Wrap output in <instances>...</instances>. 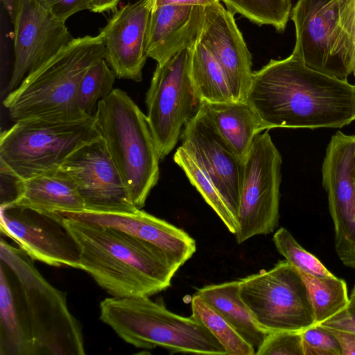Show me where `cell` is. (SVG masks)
<instances>
[{"instance_id":"6da1fadb","label":"cell","mask_w":355,"mask_h":355,"mask_svg":"<svg viewBox=\"0 0 355 355\" xmlns=\"http://www.w3.org/2000/svg\"><path fill=\"white\" fill-rule=\"evenodd\" d=\"M246 101L268 130L342 128L355 120V85L291 54L253 72Z\"/></svg>"},{"instance_id":"7a4b0ae2","label":"cell","mask_w":355,"mask_h":355,"mask_svg":"<svg viewBox=\"0 0 355 355\" xmlns=\"http://www.w3.org/2000/svg\"><path fill=\"white\" fill-rule=\"evenodd\" d=\"M60 217L79 249L80 269L112 297H150L171 286L180 268L155 245L112 227Z\"/></svg>"},{"instance_id":"3957f363","label":"cell","mask_w":355,"mask_h":355,"mask_svg":"<svg viewBox=\"0 0 355 355\" xmlns=\"http://www.w3.org/2000/svg\"><path fill=\"white\" fill-rule=\"evenodd\" d=\"M105 57L100 33L73 37L6 94L3 105L10 118L15 122L36 116L91 117L79 110L77 89L87 71Z\"/></svg>"},{"instance_id":"277c9868","label":"cell","mask_w":355,"mask_h":355,"mask_svg":"<svg viewBox=\"0 0 355 355\" xmlns=\"http://www.w3.org/2000/svg\"><path fill=\"white\" fill-rule=\"evenodd\" d=\"M100 319L137 348L159 346L171 353L228 355L202 323L171 312L148 296L107 297L100 304Z\"/></svg>"},{"instance_id":"5b68a950","label":"cell","mask_w":355,"mask_h":355,"mask_svg":"<svg viewBox=\"0 0 355 355\" xmlns=\"http://www.w3.org/2000/svg\"><path fill=\"white\" fill-rule=\"evenodd\" d=\"M94 117L134 204L141 209L159 176L160 159L146 115L116 88L98 103Z\"/></svg>"},{"instance_id":"8992f818","label":"cell","mask_w":355,"mask_h":355,"mask_svg":"<svg viewBox=\"0 0 355 355\" xmlns=\"http://www.w3.org/2000/svg\"><path fill=\"white\" fill-rule=\"evenodd\" d=\"M100 137L94 116L15 121L1 133V173L17 180L58 169L77 150Z\"/></svg>"},{"instance_id":"52a82bcc","label":"cell","mask_w":355,"mask_h":355,"mask_svg":"<svg viewBox=\"0 0 355 355\" xmlns=\"http://www.w3.org/2000/svg\"><path fill=\"white\" fill-rule=\"evenodd\" d=\"M0 258L14 272L24 291L35 355H83L82 327L70 312L66 295L41 275L21 248L0 239Z\"/></svg>"},{"instance_id":"ba28073f","label":"cell","mask_w":355,"mask_h":355,"mask_svg":"<svg viewBox=\"0 0 355 355\" xmlns=\"http://www.w3.org/2000/svg\"><path fill=\"white\" fill-rule=\"evenodd\" d=\"M352 0H297L291 19L295 30L291 55L307 67L347 80L355 67Z\"/></svg>"},{"instance_id":"9c48e42d","label":"cell","mask_w":355,"mask_h":355,"mask_svg":"<svg viewBox=\"0 0 355 355\" xmlns=\"http://www.w3.org/2000/svg\"><path fill=\"white\" fill-rule=\"evenodd\" d=\"M239 281V294L266 331L302 332L316 324L306 285L286 260Z\"/></svg>"},{"instance_id":"30bf717a","label":"cell","mask_w":355,"mask_h":355,"mask_svg":"<svg viewBox=\"0 0 355 355\" xmlns=\"http://www.w3.org/2000/svg\"><path fill=\"white\" fill-rule=\"evenodd\" d=\"M147 119L160 161L175 148L185 125L199 112L202 101L190 75L187 49L157 64L146 94Z\"/></svg>"},{"instance_id":"8fae6325","label":"cell","mask_w":355,"mask_h":355,"mask_svg":"<svg viewBox=\"0 0 355 355\" xmlns=\"http://www.w3.org/2000/svg\"><path fill=\"white\" fill-rule=\"evenodd\" d=\"M282 156L268 130L259 134L243 163L236 242L272 233L279 224Z\"/></svg>"},{"instance_id":"7c38bea8","label":"cell","mask_w":355,"mask_h":355,"mask_svg":"<svg viewBox=\"0 0 355 355\" xmlns=\"http://www.w3.org/2000/svg\"><path fill=\"white\" fill-rule=\"evenodd\" d=\"M1 232L33 260L80 269V252L62 218L30 209L1 205Z\"/></svg>"},{"instance_id":"4fadbf2b","label":"cell","mask_w":355,"mask_h":355,"mask_svg":"<svg viewBox=\"0 0 355 355\" xmlns=\"http://www.w3.org/2000/svg\"><path fill=\"white\" fill-rule=\"evenodd\" d=\"M60 168L74 181L85 210L133 212L138 209L101 137L77 150Z\"/></svg>"},{"instance_id":"5bb4252c","label":"cell","mask_w":355,"mask_h":355,"mask_svg":"<svg viewBox=\"0 0 355 355\" xmlns=\"http://www.w3.org/2000/svg\"><path fill=\"white\" fill-rule=\"evenodd\" d=\"M14 24V62L6 94L73 37L65 23L36 0H22Z\"/></svg>"},{"instance_id":"9a60e30c","label":"cell","mask_w":355,"mask_h":355,"mask_svg":"<svg viewBox=\"0 0 355 355\" xmlns=\"http://www.w3.org/2000/svg\"><path fill=\"white\" fill-rule=\"evenodd\" d=\"M355 135L340 131L327 146L322 166V185L327 192L335 230V248L355 250Z\"/></svg>"},{"instance_id":"2e32d148","label":"cell","mask_w":355,"mask_h":355,"mask_svg":"<svg viewBox=\"0 0 355 355\" xmlns=\"http://www.w3.org/2000/svg\"><path fill=\"white\" fill-rule=\"evenodd\" d=\"M180 139L181 145L191 153L207 171L236 220L243 161L231 150L200 111L185 125Z\"/></svg>"},{"instance_id":"e0dca14e","label":"cell","mask_w":355,"mask_h":355,"mask_svg":"<svg viewBox=\"0 0 355 355\" xmlns=\"http://www.w3.org/2000/svg\"><path fill=\"white\" fill-rule=\"evenodd\" d=\"M231 12L220 1L204 8L198 41L223 70L234 101H246L253 71L252 55Z\"/></svg>"},{"instance_id":"ac0fdd59","label":"cell","mask_w":355,"mask_h":355,"mask_svg":"<svg viewBox=\"0 0 355 355\" xmlns=\"http://www.w3.org/2000/svg\"><path fill=\"white\" fill-rule=\"evenodd\" d=\"M150 0L128 3L114 12L100 33L105 47V59L119 79L142 80L148 58L145 50Z\"/></svg>"},{"instance_id":"d6986e66","label":"cell","mask_w":355,"mask_h":355,"mask_svg":"<svg viewBox=\"0 0 355 355\" xmlns=\"http://www.w3.org/2000/svg\"><path fill=\"white\" fill-rule=\"evenodd\" d=\"M64 218L112 227L147 241L180 268L196 251V243L183 230L141 209L133 212H58Z\"/></svg>"},{"instance_id":"ffe728a7","label":"cell","mask_w":355,"mask_h":355,"mask_svg":"<svg viewBox=\"0 0 355 355\" xmlns=\"http://www.w3.org/2000/svg\"><path fill=\"white\" fill-rule=\"evenodd\" d=\"M204 21V7L167 5L151 10L146 35L148 58L161 64L199 39Z\"/></svg>"},{"instance_id":"44dd1931","label":"cell","mask_w":355,"mask_h":355,"mask_svg":"<svg viewBox=\"0 0 355 355\" xmlns=\"http://www.w3.org/2000/svg\"><path fill=\"white\" fill-rule=\"evenodd\" d=\"M15 196L9 205L57 216L58 212L85 210L83 200L72 178L55 169L23 180H15Z\"/></svg>"},{"instance_id":"7402d4cb","label":"cell","mask_w":355,"mask_h":355,"mask_svg":"<svg viewBox=\"0 0 355 355\" xmlns=\"http://www.w3.org/2000/svg\"><path fill=\"white\" fill-rule=\"evenodd\" d=\"M0 354L35 355L30 315L21 285L0 261Z\"/></svg>"},{"instance_id":"603a6c76","label":"cell","mask_w":355,"mask_h":355,"mask_svg":"<svg viewBox=\"0 0 355 355\" xmlns=\"http://www.w3.org/2000/svg\"><path fill=\"white\" fill-rule=\"evenodd\" d=\"M199 111L243 162L256 137L268 130L247 101L202 102Z\"/></svg>"},{"instance_id":"cb8c5ba5","label":"cell","mask_w":355,"mask_h":355,"mask_svg":"<svg viewBox=\"0 0 355 355\" xmlns=\"http://www.w3.org/2000/svg\"><path fill=\"white\" fill-rule=\"evenodd\" d=\"M197 293L256 350L270 333L255 320L239 294V281L207 285Z\"/></svg>"},{"instance_id":"d4e9b609","label":"cell","mask_w":355,"mask_h":355,"mask_svg":"<svg viewBox=\"0 0 355 355\" xmlns=\"http://www.w3.org/2000/svg\"><path fill=\"white\" fill-rule=\"evenodd\" d=\"M189 49L190 75L202 103L234 101L223 70L207 48L198 41Z\"/></svg>"},{"instance_id":"484cf974","label":"cell","mask_w":355,"mask_h":355,"mask_svg":"<svg viewBox=\"0 0 355 355\" xmlns=\"http://www.w3.org/2000/svg\"><path fill=\"white\" fill-rule=\"evenodd\" d=\"M298 272L306 285L316 324L329 320L349 306V297L345 280L334 275L318 277Z\"/></svg>"},{"instance_id":"4316f807","label":"cell","mask_w":355,"mask_h":355,"mask_svg":"<svg viewBox=\"0 0 355 355\" xmlns=\"http://www.w3.org/2000/svg\"><path fill=\"white\" fill-rule=\"evenodd\" d=\"M173 160L183 170L191 184L217 214L228 230L235 234L237 230L236 220L202 164L182 145L176 150Z\"/></svg>"},{"instance_id":"83f0119b","label":"cell","mask_w":355,"mask_h":355,"mask_svg":"<svg viewBox=\"0 0 355 355\" xmlns=\"http://www.w3.org/2000/svg\"><path fill=\"white\" fill-rule=\"evenodd\" d=\"M191 317L202 323L224 347L228 355H253L255 349L197 292L191 299Z\"/></svg>"},{"instance_id":"f1b7e54d","label":"cell","mask_w":355,"mask_h":355,"mask_svg":"<svg viewBox=\"0 0 355 355\" xmlns=\"http://www.w3.org/2000/svg\"><path fill=\"white\" fill-rule=\"evenodd\" d=\"M233 15L239 14L258 25H270L278 32L286 29L291 0H220Z\"/></svg>"},{"instance_id":"f546056e","label":"cell","mask_w":355,"mask_h":355,"mask_svg":"<svg viewBox=\"0 0 355 355\" xmlns=\"http://www.w3.org/2000/svg\"><path fill=\"white\" fill-rule=\"evenodd\" d=\"M116 75L105 58L93 64L81 79L76 94V104L86 116H94L98 103L109 96Z\"/></svg>"},{"instance_id":"4dcf8cb0","label":"cell","mask_w":355,"mask_h":355,"mask_svg":"<svg viewBox=\"0 0 355 355\" xmlns=\"http://www.w3.org/2000/svg\"><path fill=\"white\" fill-rule=\"evenodd\" d=\"M272 240L277 251L297 270L318 277L333 275L316 257L303 248L285 227L277 230Z\"/></svg>"},{"instance_id":"1f68e13d","label":"cell","mask_w":355,"mask_h":355,"mask_svg":"<svg viewBox=\"0 0 355 355\" xmlns=\"http://www.w3.org/2000/svg\"><path fill=\"white\" fill-rule=\"evenodd\" d=\"M301 335L304 355H341L340 344L329 329L315 324Z\"/></svg>"},{"instance_id":"d6a6232c","label":"cell","mask_w":355,"mask_h":355,"mask_svg":"<svg viewBox=\"0 0 355 355\" xmlns=\"http://www.w3.org/2000/svg\"><path fill=\"white\" fill-rule=\"evenodd\" d=\"M257 355H304L301 332L271 331L257 349Z\"/></svg>"},{"instance_id":"836d02e7","label":"cell","mask_w":355,"mask_h":355,"mask_svg":"<svg viewBox=\"0 0 355 355\" xmlns=\"http://www.w3.org/2000/svg\"><path fill=\"white\" fill-rule=\"evenodd\" d=\"M55 19L66 22L73 14L89 10L92 0H36Z\"/></svg>"},{"instance_id":"e575fe53","label":"cell","mask_w":355,"mask_h":355,"mask_svg":"<svg viewBox=\"0 0 355 355\" xmlns=\"http://www.w3.org/2000/svg\"><path fill=\"white\" fill-rule=\"evenodd\" d=\"M327 328L350 332L355 335V306H349L329 320L318 324Z\"/></svg>"},{"instance_id":"d590c367","label":"cell","mask_w":355,"mask_h":355,"mask_svg":"<svg viewBox=\"0 0 355 355\" xmlns=\"http://www.w3.org/2000/svg\"><path fill=\"white\" fill-rule=\"evenodd\" d=\"M329 329L334 334V336L338 341L341 349V355H355L354 334L348 331L338 329Z\"/></svg>"},{"instance_id":"8d00e7d4","label":"cell","mask_w":355,"mask_h":355,"mask_svg":"<svg viewBox=\"0 0 355 355\" xmlns=\"http://www.w3.org/2000/svg\"><path fill=\"white\" fill-rule=\"evenodd\" d=\"M219 1L220 0H150L151 10L167 5L197 6L205 8Z\"/></svg>"},{"instance_id":"74e56055","label":"cell","mask_w":355,"mask_h":355,"mask_svg":"<svg viewBox=\"0 0 355 355\" xmlns=\"http://www.w3.org/2000/svg\"><path fill=\"white\" fill-rule=\"evenodd\" d=\"M120 0H92L89 10L93 12L102 13L110 10L116 11Z\"/></svg>"},{"instance_id":"f35d334b","label":"cell","mask_w":355,"mask_h":355,"mask_svg":"<svg viewBox=\"0 0 355 355\" xmlns=\"http://www.w3.org/2000/svg\"><path fill=\"white\" fill-rule=\"evenodd\" d=\"M22 0H1L11 22L15 23Z\"/></svg>"},{"instance_id":"ab89813d","label":"cell","mask_w":355,"mask_h":355,"mask_svg":"<svg viewBox=\"0 0 355 355\" xmlns=\"http://www.w3.org/2000/svg\"><path fill=\"white\" fill-rule=\"evenodd\" d=\"M352 37L355 51V0H352ZM355 77V67L353 71Z\"/></svg>"},{"instance_id":"60d3db41","label":"cell","mask_w":355,"mask_h":355,"mask_svg":"<svg viewBox=\"0 0 355 355\" xmlns=\"http://www.w3.org/2000/svg\"><path fill=\"white\" fill-rule=\"evenodd\" d=\"M349 304L355 306V284L352 290L351 295L349 296Z\"/></svg>"},{"instance_id":"b9f144b4","label":"cell","mask_w":355,"mask_h":355,"mask_svg":"<svg viewBox=\"0 0 355 355\" xmlns=\"http://www.w3.org/2000/svg\"><path fill=\"white\" fill-rule=\"evenodd\" d=\"M354 166H355V152H354Z\"/></svg>"}]
</instances>
